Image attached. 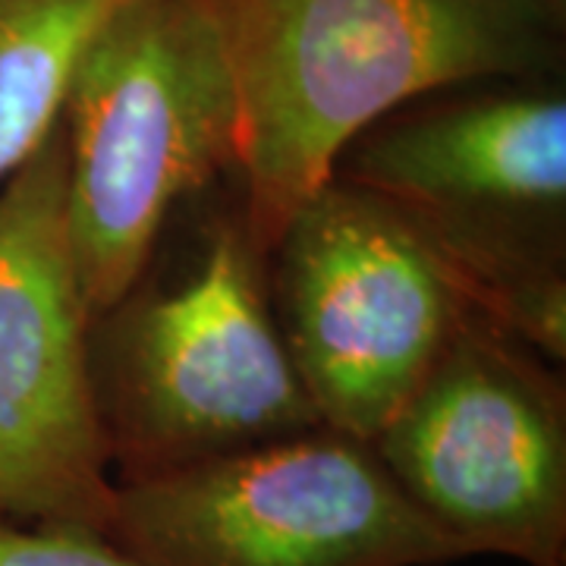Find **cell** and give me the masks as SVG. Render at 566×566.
I'll return each instance as SVG.
<instances>
[{"label": "cell", "mask_w": 566, "mask_h": 566, "mask_svg": "<svg viewBox=\"0 0 566 566\" xmlns=\"http://www.w3.org/2000/svg\"><path fill=\"white\" fill-rule=\"evenodd\" d=\"M230 63L249 240L264 259L346 145L453 85L557 80L560 0H208Z\"/></svg>", "instance_id": "6da1fadb"}, {"label": "cell", "mask_w": 566, "mask_h": 566, "mask_svg": "<svg viewBox=\"0 0 566 566\" xmlns=\"http://www.w3.org/2000/svg\"><path fill=\"white\" fill-rule=\"evenodd\" d=\"M334 177L394 205L453 271L475 312L564 365L560 82H469L416 98L349 142Z\"/></svg>", "instance_id": "7a4b0ae2"}, {"label": "cell", "mask_w": 566, "mask_h": 566, "mask_svg": "<svg viewBox=\"0 0 566 566\" xmlns=\"http://www.w3.org/2000/svg\"><path fill=\"white\" fill-rule=\"evenodd\" d=\"M66 233L92 322L148 274L177 205L237 170L240 114L208 0H123L61 111Z\"/></svg>", "instance_id": "3957f363"}, {"label": "cell", "mask_w": 566, "mask_h": 566, "mask_svg": "<svg viewBox=\"0 0 566 566\" xmlns=\"http://www.w3.org/2000/svg\"><path fill=\"white\" fill-rule=\"evenodd\" d=\"M88 349L117 482L322 424L271 308L268 259L240 211L208 221L180 281H139L98 315Z\"/></svg>", "instance_id": "277c9868"}, {"label": "cell", "mask_w": 566, "mask_h": 566, "mask_svg": "<svg viewBox=\"0 0 566 566\" xmlns=\"http://www.w3.org/2000/svg\"><path fill=\"white\" fill-rule=\"evenodd\" d=\"M268 296L324 428L375 441L472 312L403 214L331 177L268 255Z\"/></svg>", "instance_id": "5b68a950"}, {"label": "cell", "mask_w": 566, "mask_h": 566, "mask_svg": "<svg viewBox=\"0 0 566 566\" xmlns=\"http://www.w3.org/2000/svg\"><path fill=\"white\" fill-rule=\"evenodd\" d=\"M107 538L145 566H441L463 560L334 428L117 482Z\"/></svg>", "instance_id": "8992f818"}, {"label": "cell", "mask_w": 566, "mask_h": 566, "mask_svg": "<svg viewBox=\"0 0 566 566\" xmlns=\"http://www.w3.org/2000/svg\"><path fill=\"white\" fill-rule=\"evenodd\" d=\"M371 447L460 557L566 566L564 378L482 312Z\"/></svg>", "instance_id": "52a82bcc"}, {"label": "cell", "mask_w": 566, "mask_h": 566, "mask_svg": "<svg viewBox=\"0 0 566 566\" xmlns=\"http://www.w3.org/2000/svg\"><path fill=\"white\" fill-rule=\"evenodd\" d=\"M66 233V136L0 186V516L104 532L117 479Z\"/></svg>", "instance_id": "ba28073f"}, {"label": "cell", "mask_w": 566, "mask_h": 566, "mask_svg": "<svg viewBox=\"0 0 566 566\" xmlns=\"http://www.w3.org/2000/svg\"><path fill=\"white\" fill-rule=\"evenodd\" d=\"M123 0H0V186L57 126L82 48Z\"/></svg>", "instance_id": "9c48e42d"}, {"label": "cell", "mask_w": 566, "mask_h": 566, "mask_svg": "<svg viewBox=\"0 0 566 566\" xmlns=\"http://www.w3.org/2000/svg\"><path fill=\"white\" fill-rule=\"evenodd\" d=\"M0 566H145L104 532L0 516Z\"/></svg>", "instance_id": "30bf717a"}, {"label": "cell", "mask_w": 566, "mask_h": 566, "mask_svg": "<svg viewBox=\"0 0 566 566\" xmlns=\"http://www.w3.org/2000/svg\"><path fill=\"white\" fill-rule=\"evenodd\" d=\"M560 3H566V0H560Z\"/></svg>", "instance_id": "8fae6325"}]
</instances>
